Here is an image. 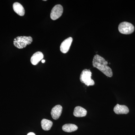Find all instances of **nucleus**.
I'll return each mask as SVG.
<instances>
[{"label":"nucleus","mask_w":135,"mask_h":135,"mask_svg":"<svg viewBox=\"0 0 135 135\" xmlns=\"http://www.w3.org/2000/svg\"><path fill=\"white\" fill-rule=\"evenodd\" d=\"M108 64V62L99 55L94 56L92 61L93 66L101 71L107 77H111L113 76V72L110 68L107 65Z\"/></svg>","instance_id":"f257e3e1"},{"label":"nucleus","mask_w":135,"mask_h":135,"mask_svg":"<svg viewBox=\"0 0 135 135\" xmlns=\"http://www.w3.org/2000/svg\"><path fill=\"white\" fill-rule=\"evenodd\" d=\"M32 41V38L31 36H18L14 39V46L18 49L24 48L27 45L31 44Z\"/></svg>","instance_id":"f03ea898"},{"label":"nucleus","mask_w":135,"mask_h":135,"mask_svg":"<svg viewBox=\"0 0 135 135\" xmlns=\"http://www.w3.org/2000/svg\"><path fill=\"white\" fill-rule=\"evenodd\" d=\"M92 74V72L90 70L86 69L83 70L80 76V79L81 82L88 86L94 85L95 82L94 80L91 79Z\"/></svg>","instance_id":"7ed1b4c3"},{"label":"nucleus","mask_w":135,"mask_h":135,"mask_svg":"<svg viewBox=\"0 0 135 135\" xmlns=\"http://www.w3.org/2000/svg\"><path fill=\"white\" fill-rule=\"evenodd\" d=\"M118 30L120 33L123 34H130L134 31V27L129 22H122L119 25Z\"/></svg>","instance_id":"20e7f679"},{"label":"nucleus","mask_w":135,"mask_h":135,"mask_svg":"<svg viewBox=\"0 0 135 135\" xmlns=\"http://www.w3.org/2000/svg\"><path fill=\"white\" fill-rule=\"evenodd\" d=\"M63 12L62 6L60 5H55L52 9L50 13V18L53 20L58 19L61 17Z\"/></svg>","instance_id":"39448f33"},{"label":"nucleus","mask_w":135,"mask_h":135,"mask_svg":"<svg viewBox=\"0 0 135 135\" xmlns=\"http://www.w3.org/2000/svg\"><path fill=\"white\" fill-rule=\"evenodd\" d=\"M72 37H69L66 39L61 43L60 46V50L63 53H66L70 49L73 42Z\"/></svg>","instance_id":"423d86ee"},{"label":"nucleus","mask_w":135,"mask_h":135,"mask_svg":"<svg viewBox=\"0 0 135 135\" xmlns=\"http://www.w3.org/2000/svg\"><path fill=\"white\" fill-rule=\"evenodd\" d=\"M62 107L59 105H56L53 107L51 112V116L54 119H58L62 114Z\"/></svg>","instance_id":"0eeeda50"},{"label":"nucleus","mask_w":135,"mask_h":135,"mask_svg":"<svg viewBox=\"0 0 135 135\" xmlns=\"http://www.w3.org/2000/svg\"><path fill=\"white\" fill-rule=\"evenodd\" d=\"M114 111L116 114H127L129 112V110L126 105L117 104L114 108Z\"/></svg>","instance_id":"6e6552de"},{"label":"nucleus","mask_w":135,"mask_h":135,"mask_svg":"<svg viewBox=\"0 0 135 135\" xmlns=\"http://www.w3.org/2000/svg\"><path fill=\"white\" fill-rule=\"evenodd\" d=\"M42 53L40 51L36 52L32 56L31 59V62L33 65H36L43 58Z\"/></svg>","instance_id":"1a4fd4ad"},{"label":"nucleus","mask_w":135,"mask_h":135,"mask_svg":"<svg viewBox=\"0 0 135 135\" xmlns=\"http://www.w3.org/2000/svg\"><path fill=\"white\" fill-rule=\"evenodd\" d=\"M87 113L86 110L80 106L75 107L73 112L74 115L76 117H84L86 115Z\"/></svg>","instance_id":"9d476101"},{"label":"nucleus","mask_w":135,"mask_h":135,"mask_svg":"<svg viewBox=\"0 0 135 135\" xmlns=\"http://www.w3.org/2000/svg\"><path fill=\"white\" fill-rule=\"evenodd\" d=\"M13 8L15 12L19 16H23L25 15L24 8L23 6L19 3H15L13 5Z\"/></svg>","instance_id":"9b49d317"},{"label":"nucleus","mask_w":135,"mask_h":135,"mask_svg":"<svg viewBox=\"0 0 135 135\" xmlns=\"http://www.w3.org/2000/svg\"><path fill=\"white\" fill-rule=\"evenodd\" d=\"M62 129L65 132L71 133L77 130L78 127L74 124H66L63 126Z\"/></svg>","instance_id":"f8f14e48"},{"label":"nucleus","mask_w":135,"mask_h":135,"mask_svg":"<svg viewBox=\"0 0 135 135\" xmlns=\"http://www.w3.org/2000/svg\"><path fill=\"white\" fill-rule=\"evenodd\" d=\"M42 128L43 130L49 131L50 130L53 125V122L51 120L46 119H43L41 122Z\"/></svg>","instance_id":"ddd939ff"},{"label":"nucleus","mask_w":135,"mask_h":135,"mask_svg":"<svg viewBox=\"0 0 135 135\" xmlns=\"http://www.w3.org/2000/svg\"><path fill=\"white\" fill-rule=\"evenodd\" d=\"M27 135H36L33 133H28Z\"/></svg>","instance_id":"4468645a"},{"label":"nucleus","mask_w":135,"mask_h":135,"mask_svg":"<svg viewBox=\"0 0 135 135\" xmlns=\"http://www.w3.org/2000/svg\"><path fill=\"white\" fill-rule=\"evenodd\" d=\"M42 63H45V60H42L41 61Z\"/></svg>","instance_id":"2eb2a0df"}]
</instances>
